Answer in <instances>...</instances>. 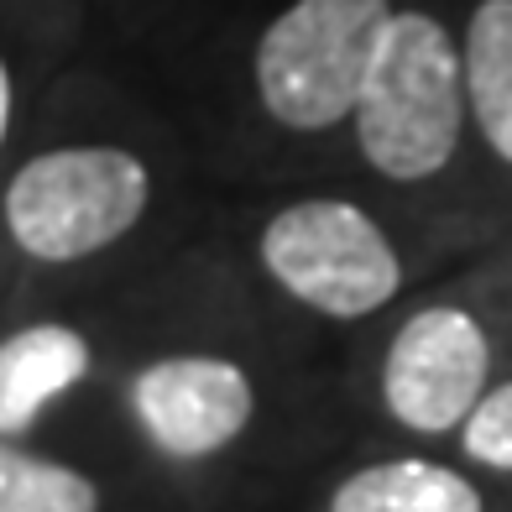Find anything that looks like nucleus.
I'll return each mask as SVG.
<instances>
[{
  "label": "nucleus",
  "instance_id": "obj_7",
  "mask_svg": "<svg viewBox=\"0 0 512 512\" xmlns=\"http://www.w3.org/2000/svg\"><path fill=\"white\" fill-rule=\"evenodd\" d=\"M89 371H95V345L74 324L42 319L11 330L0 340V434H32L37 418L68 398Z\"/></svg>",
  "mask_w": 512,
  "mask_h": 512
},
{
  "label": "nucleus",
  "instance_id": "obj_10",
  "mask_svg": "<svg viewBox=\"0 0 512 512\" xmlns=\"http://www.w3.org/2000/svg\"><path fill=\"white\" fill-rule=\"evenodd\" d=\"M0 512H100V486L79 465L0 434Z\"/></svg>",
  "mask_w": 512,
  "mask_h": 512
},
{
  "label": "nucleus",
  "instance_id": "obj_4",
  "mask_svg": "<svg viewBox=\"0 0 512 512\" xmlns=\"http://www.w3.org/2000/svg\"><path fill=\"white\" fill-rule=\"evenodd\" d=\"M256 256L293 304L324 319H366L403 288V256L351 199L283 204L256 236Z\"/></svg>",
  "mask_w": 512,
  "mask_h": 512
},
{
  "label": "nucleus",
  "instance_id": "obj_5",
  "mask_svg": "<svg viewBox=\"0 0 512 512\" xmlns=\"http://www.w3.org/2000/svg\"><path fill=\"white\" fill-rule=\"evenodd\" d=\"M492 377V340L471 309L434 304L398 324L382 356V403L413 434H460Z\"/></svg>",
  "mask_w": 512,
  "mask_h": 512
},
{
  "label": "nucleus",
  "instance_id": "obj_3",
  "mask_svg": "<svg viewBox=\"0 0 512 512\" xmlns=\"http://www.w3.org/2000/svg\"><path fill=\"white\" fill-rule=\"evenodd\" d=\"M392 0H293L251 53L256 100L283 131H330L351 121Z\"/></svg>",
  "mask_w": 512,
  "mask_h": 512
},
{
  "label": "nucleus",
  "instance_id": "obj_2",
  "mask_svg": "<svg viewBox=\"0 0 512 512\" xmlns=\"http://www.w3.org/2000/svg\"><path fill=\"white\" fill-rule=\"evenodd\" d=\"M147 204L152 173L142 157L110 142H84L21 162L0 194V220L21 256L42 267H74L126 241Z\"/></svg>",
  "mask_w": 512,
  "mask_h": 512
},
{
  "label": "nucleus",
  "instance_id": "obj_8",
  "mask_svg": "<svg viewBox=\"0 0 512 512\" xmlns=\"http://www.w3.org/2000/svg\"><path fill=\"white\" fill-rule=\"evenodd\" d=\"M465 110L507 168H512V0H476L460 37Z\"/></svg>",
  "mask_w": 512,
  "mask_h": 512
},
{
  "label": "nucleus",
  "instance_id": "obj_12",
  "mask_svg": "<svg viewBox=\"0 0 512 512\" xmlns=\"http://www.w3.org/2000/svg\"><path fill=\"white\" fill-rule=\"evenodd\" d=\"M11 115H16V84H11V63L0 58V152H6V136H11Z\"/></svg>",
  "mask_w": 512,
  "mask_h": 512
},
{
  "label": "nucleus",
  "instance_id": "obj_6",
  "mask_svg": "<svg viewBox=\"0 0 512 512\" xmlns=\"http://www.w3.org/2000/svg\"><path fill=\"white\" fill-rule=\"evenodd\" d=\"M131 413L157 455L209 460L246 434L256 413V387L241 361L178 351L147 361L131 377Z\"/></svg>",
  "mask_w": 512,
  "mask_h": 512
},
{
  "label": "nucleus",
  "instance_id": "obj_11",
  "mask_svg": "<svg viewBox=\"0 0 512 512\" xmlns=\"http://www.w3.org/2000/svg\"><path fill=\"white\" fill-rule=\"evenodd\" d=\"M460 450L486 471H512V382L481 392V403L460 424Z\"/></svg>",
  "mask_w": 512,
  "mask_h": 512
},
{
  "label": "nucleus",
  "instance_id": "obj_9",
  "mask_svg": "<svg viewBox=\"0 0 512 512\" xmlns=\"http://www.w3.org/2000/svg\"><path fill=\"white\" fill-rule=\"evenodd\" d=\"M330 512H481V492L455 465L398 455L345 476L330 492Z\"/></svg>",
  "mask_w": 512,
  "mask_h": 512
},
{
  "label": "nucleus",
  "instance_id": "obj_1",
  "mask_svg": "<svg viewBox=\"0 0 512 512\" xmlns=\"http://www.w3.org/2000/svg\"><path fill=\"white\" fill-rule=\"evenodd\" d=\"M356 147L387 183H429L445 173L465 136L460 42L429 11H392L351 110Z\"/></svg>",
  "mask_w": 512,
  "mask_h": 512
}]
</instances>
